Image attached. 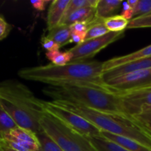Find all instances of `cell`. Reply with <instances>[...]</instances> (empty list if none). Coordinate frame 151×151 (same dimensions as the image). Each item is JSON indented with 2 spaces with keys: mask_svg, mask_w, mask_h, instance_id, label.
<instances>
[{
  "mask_svg": "<svg viewBox=\"0 0 151 151\" xmlns=\"http://www.w3.org/2000/svg\"><path fill=\"white\" fill-rule=\"evenodd\" d=\"M69 2L70 0H53L51 1L47 16V30L61 23Z\"/></svg>",
  "mask_w": 151,
  "mask_h": 151,
  "instance_id": "4fadbf2b",
  "label": "cell"
},
{
  "mask_svg": "<svg viewBox=\"0 0 151 151\" xmlns=\"http://www.w3.org/2000/svg\"><path fill=\"white\" fill-rule=\"evenodd\" d=\"M129 21L121 15H114L104 19V24L107 30L111 32H124L127 29Z\"/></svg>",
  "mask_w": 151,
  "mask_h": 151,
  "instance_id": "ac0fdd59",
  "label": "cell"
},
{
  "mask_svg": "<svg viewBox=\"0 0 151 151\" xmlns=\"http://www.w3.org/2000/svg\"><path fill=\"white\" fill-rule=\"evenodd\" d=\"M103 62L85 60L70 62L64 66L52 64L20 69L18 75L26 81L59 86L66 84H96L103 86Z\"/></svg>",
  "mask_w": 151,
  "mask_h": 151,
  "instance_id": "6da1fadb",
  "label": "cell"
},
{
  "mask_svg": "<svg viewBox=\"0 0 151 151\" xmlns=\"http://www.w3.org/2000/svg\"><path fill=\"white\" fill-rule=\"evenodd\" d=\"M36 137L39 143L38 151H63L57 143L42 130L36 134Z\"/></svg>",
  "mask_w": 151,
  "mask_h": 151,
  "instance_id": "44dd1931",
  "label": "cell"
},
{
  "mask_svg": "<svg viewBox=\"0 0 151 151\" xmlns=\"http://www.w3.org/2000/svg\"><path fill=\"white\" fill-rule=\"evenodd\" d=\"M41 45L44 50H47V52H53L59 50L61 48L56 43L52 41L50 38H47L46 36H43L41 39Z\"/></svg>",
  "mask_w": 151,
  "mask_h": 151,
  "instance_id": "83f0119b",
  "label": "cell"
},
{
  "mask_svg": "<svg viewBox=\"0 0 151 151\" xmlns=\"http://www.w3.org/2000/svg\"><path fill=\"white\" fill-rule=\"evenodd\" d=\"M148 87H151V85H150V86H148Z\"/></svg>",
  "mask_w": 151,
  "mask_h": 151,
  "instance_id": "8d00e7d4",
  "label": "cell"
},
{
  "mask_svg": "<svg viewBox=\"0 0 151 151\" xmlns=\"http://www.w3.org/2000/svg\"><path fill=\"white\" fill-rule=\"evenodd\" d=\"M151 56V44L147 47H143L136 52L125 55L118 56V57L113 58L106 61L103 62V72L110 70L111 69L121 66L125 63H130L139 59L144 58L150 57Z\"/></svg>",
  "mask_w": 151,
  "mask_h": 151,
  "instance_id": "7c38bea8",
  "label": "cell"
},
{
  "mask_svg": "<svg viewBox=\"0 0 151 151\" xmlns=\"http://www.w3.org/2000/svg\"><path fill=\"white\" fill-rule=\"evenodd\" d=\"M0 151H19L5 145H0Z\"/></svg>",
  "mask_w": 151,
  "mask_h": 151,
  "instance_id": "d590c367",
  "label": "cell"
},
{
  "mask_svg": "<svg viewBox=\"0 0 151 151\" xmlns=\"http://www.w3.org/2000/svg\"><path fill=\"white\" fill-rule=\"evenodd\" d=\"M127 1V3H128L129 5H130V7H131L132 9H134L135 7L137 5L139 0H128V1Z\"/></svg>",
  "mask_w": 151,
  "mask_h": 151,
  "instance_id": "e575fe53",
  "label": "cell"
},
{
  "mask_svg": "<svg viewBox=\"0 0 151 151\" xmlns=\"http://www.w3.org/2000/svg\"><path fill=\"white\" fill-rule=\"evenodd\" d=\"M136 120L144 125H151V106H144L139 114L133 116Z\"/></svg>",
  "mask_w": 151,
  "mask_h": 151,
  "instance_id": "4316f807",
  "label": "cell"
},
{
  "mask_svg": "<svg viewBox=\"0 0 151 151\" xmlns=\"http://www.w3.org/2000/svg\"><path fill=\"white\" fill-rule=\"evenodd\" d=\"M109 32H110L107 30L106 27L105 26L104 19H99L96 18L89 26L88 29L86 32L84 41L99 38V37H102L109 33Z\"/></svg>",
  "mask_w": 151,
  "mask_h": 151,
  "instance_id": "ffe728a7",
  "label": "cell"
},
{
  "mask_svg": "<svg viewBox=\"0 0 151 151\" xmlns=\"http://www.w3.org/2000/svg\"><path fill=\"white\" fill-rule=\"evenodd\" d=\"M122 2L121 0H99L96 7V18L105 19L114 16Z\"/></svg>",
  "mask_w": 151,
  "mask_h": 151,
  "instance_id": "e0dca14e",
  "label": "cell"
},
{
  "mask_svg": "<svg viewBox=\"0 0 151 151\" xmlns=\"http://www.w3.org/2000/svg\"><path fill=\"white\" fill-rule=\"evenodd\" d=\"M120 97L126 114L133 117L144 106H151V87L124 92H115Z\"/></svg>",
  "mask_w": 151,
  "mask_h": 151,
  "instance_id": "30bf717a",
  "label": "cell"
},
{
  "mask_svg": "<svg viewBox=\"0 0 151 151\" xmlns=\"http://www.w3.org/2000/svg\"><path fill=\"white\" fill-rule=\"evenodd\" d=\"M98 1L99 0H70V2L68 4L66 10H65L63 19L69 16L72 12L81 8V7H93L96 8Z\"/></svg>",
  "mask_w": 151,
  "mask_h": 151,
  "instance_id": "cb8c5ba5",
  "label": "cell"
},
{
  "mask_svg": "<svg viewBox=\"0 0 151 151\" xmlns=\"http://www.w3.org/2000/svg\"><path fill=\"white\" fill-rule=\"evenodd\" d=\"M49 3H51V1L49 0H32L30 1V4L32 7L36 10L43 11L45 10L46 6Z\"/></svg>",
  "mask_w": 151,
  "mask_h": 151,
  "instance_id": "1f68e13d",
  "label": "cell"
},
{
  "mask_svg": "<svg viewBox=\"0 0 151 151\" xmlns=\"http://www.w3.org/2000/svg\"><path fill=\"white\" fill-rule=\"evenodd\" d=\"M96 19V8L93 7H84L72 12L69 16L62 19L59 24L70 26L77 22L91 23Z\"/></svg>",
  "mask_w": 151,
  "mask_h": 151,
  "instance_id": "5bb4252c",
  "label": "cell"
},
{
  "mask_svg": "<svg viewBox=\"0 0 151 151\" xmlns=\"http://www.w3.org/2000/svg\"><path fill=\"white\" fill-rule=\"evenodd\" d=\"M40 125L63 151H97L90 139L67 125L59 118L44 111Z\"/></svg>",
  "mask_w": 151,
  "mask_h": 151,
  "instance_id": "5b68a950",
  "label": "cell"
},
{
  "mask_svg": "<svg viewBox=\"0 0 151 151\" xmlns=\"http://www.w3.org/2000/svg\"><path fill=\"white\" fill-rule=\"evenodd\" d=\"M41 104L44 111L59 118L62 122L82 135L88 138L100 136V130L83 116L59 106L53 100H41Z\"/></svg>",
  "mask_w": 151,
  "mask_h": 151,
  "instance_id": "8992f818",
  "label": "cell"
},
{
  "mask_svg": "<svg viewBox=\"0 0 151 151\" xmlns=\"http://www.w3.org/2000/svg\"><path fill=\"white\" fill-rule=\"evenodd\" d=\"M46 58L52 64L55 66H64L68 63H70L72 60V55L68 51L60 52L59 50L53 52H47L45 54Z\"/></svg>",
  "mask_w": 151,
  "mask_h": 151,
  "instance_id": "7402d4cb",
  "label": "cell"
},
{
  "mask_svg": "<svg viewBox=\"0 0 151 151\" xmlns=\"http://www.w3.org/2000/svg\"><path fill=\"white\" fill-rule=\"evenodd\" d=\"M89 139L97 151H129L121 146L115 144L113 142L110 141L101 136Z\"/></svg>",
  "mask_w": 151,
  "mask_h": 151,
  "instance_id": "d6986e66",
  "label": "cell"
},
{
  "mask_svg": "<svg viewBox=\"0 0 151 151\" xmlns=\"http://www.w3.org/2000/svg\"><path fill=\"white\" fill-rule=\"evenodd\" d=\"M100 136L110 141L113 142L129 151H151L150 148L141 144L139 142L123 136L115 135L105 131H101Z\"/></svg>",
  "mask_w": 151,
  "mask_h": 151,
  "instance_id": "9a60e30c",
  "label": "cell"
},
{
  "mask_svg": "<svg viewBox=\"0 0 151 151\" xmlns=\"http://www.w3.org/2000/svg\"><path fill=\"white\" fill-rule=\"evenodd\" d=\"M136 121V123L138 124L139 128H141V130H142V131H143V132L144 133V134H146V135L151 139V125H144V124H142L141 123V122H138L137 120Z\"/></svg>",
  "mask_w": 151,
  "mask_h": 151,
  "instance_id": "836d02e7",
  "label": "cell"
},
{
  "mask_svg": "<svg viewBox=\"0 0 151 151\" xmlns=\"http://www.w3.org/2000/svg\"><path fill=\"white\" fill-rule=\"evenodd\" d=\"M92 23V22H91ZM91 23H86V22H77L70 25V29L73 32H78V33L86 34L89 26Z\"/></svg>",
  "mask_w": 151,
  "mask_h": 151,
  "instance_id": "f546056e",
  "label": "cell"
},
{
  "mask_svg": "<svg viewBox=\"0 0 151 151\" xmlns=\"http://www.w3.org/2000/svg\"><path fill=\"white\" fill-rule=\"evenodd\" d=\"M150 13L151 0H139L137 5L133 9V18L145 16Z\"/></svg>",
  "mask_w": 151,
  "mask_h": 151,
  "instance_id": "484cf974",
  "label": "cell"
},
{
  "mask_svg": "<svg viewBox=\"0 0 151 151\" xmlns=\"http://www.w3.org/2000/svg\"><path fill=\"white\" fill-rule=\"evenodd\" d=\"M0 106L18 127L36 134L41 131L40 120L44 112L41 100L19 81L7 80L0 83Z\"/></svg>",
  "mask_w": 151,
  "mask_h": 151,
  "instance_id": "7a4b0ae2",
  "label": "cell"
},
{
  "mask_svg": "<svg viewBox=\"0 0 151 151\" xmlns=\"http://www.w3.org/2000/svg\"><path fill=\"white\" fill-rule=\"evenodd\" d=\"M121 16L128 21L131 20L133 18V9L130 7L127 1L122 2V11Z\"/></svg>",
  "mask_w": 151,
  "mask_h": 151,
  "instance_id": "4dcf8cb0",
  "label": "cell"
},
{
  "mask_svg": "<svg viewBox=\"0 0 151 151\" xmlns=\"http://www.w3.org/2000/svg\"><path fill=\"white\" fill-rule=\"evenodd\" d=\"M71 33L72 31L70 27L65 24H59L48 30V33L46 37L56 43L60 47H62L71 43Z\"/></svg>",
  "mask_w": 151,
  "mask_h": 151,
  "instance_id": "2e32d148",
  "label": "cell"
},
{
  "mask_svg": "<svg viewBox=\"0 0 151 151\" xmlns=\"http://www.w3.org/2000/svg\"><path fill=\"white\" fill-rule=\"evenodd\" d=\"M105 86L113 92H124L151 85V69L134 71L110 79Z\"/></svg>",
  "mask_w": 151,
  "mask_h": 151,
  "instance_id": "ba28073f",
  "label": "cell"
},
{
  "mask_svg": "<svg viewBox=\"0 0 151 151\" xmlns=\"http://www.w3.org/2000/svg\"><path fill=\"white\" fill-rule=\"evenodd\" d=\"M86 34L78 33V32H73L71 33V43L74 42L77 44L82 43L85 39Z\"/></svg>",
  "mask_w": 151,
  "mask_h": 151,
  "instance_id": "d6a6232c",
  "label": "cell"
},
{
  "mask_svg": "<svg viewBox=\"0 0 151 151\" xmlns=\"http://www.w3.org/2000/svg\"><path fill=\"white\" fill-rule=\"evenodd\" d=\"M17 126L11 117L6 113L0 106V141L3 139L4 136Z\"/></svg>",
  "mask_w": 151,
  "mask_h": 151,
  "instance_id": "603a6c76",
  "label": "cell"
},
{
  "mask_svg": "<svg viewBox=\"0 0 151 151\" xmlns=\"http://www.w3.org/2000/svg\"><path fill=\"white\" fill-rule=\"evenodd\" d=\"M43 93L53 100L71 101L96 111L128 116L122 103L115 92L110 91L106 86L96 84H66L59 86L45 87Z\"/></svg>",
  "mask_w": 151,
  "mask_h": 151,
  "instance_id": "3957f363",
  "label": "cell"
},
{
  "mask_svg": "<svg viewBox=\"0 0 151 151\" xmlns=\"http://www.w3.org/2000/svg\"><path fill=\"white\" fill-rule=\"evenodd\" d=\"M0 145L19 151H38L39 143L36 134L26 128L16 127L4 136Z\"/></svg>",
  "mask_w": 151,
  "mask_h": 151,
  "instance_id": "9c48e42d",
  "label": "cell"
},
{
  "mask_svg": "<svg viewBox=\"0 0 151 151\" xmlns=\"http://www.w3.org/2000/svg\"><path fill=\"white\" fill-rule=\"evenodd\" d=\"M147 27H151V13L132 19L129 21L127 29Z\"/></svg>",
  "mask_w": 151,
  "mask_h": 151,
  "instance_id": "d4e9b609",
  "label": "cell"
},
{
  "mask_svg": "<svg viewBox=\"0 0 151 151\" xmlns=\"http://www.w3.org/2000/svg\"><path fill=\"white\" fill-rule=\"evenodd\" d=\"M59 106L83 116L101 131L123 136L151 149V139L141 130L134 118L96 111L71 101L53 100Z\"/></svg>",
  "mask_w": 151,
  "mask_h": 151,
  "instance_id": "277c9868",
  "label": "cell"
},
{
  "mask_svg": "<svg viewBox=\"0 0 151 151\" xmlns=\"http://www.w3.org/2000/svg\"><path fill=\"white\" fill-rule=\"evenodd\" d=\"M11 30V26L0 16V41L5 38Z\"/></svg>",
  "mask_w": 151,
  "mask_h": 151,
  "instance_id": "f1b7e54d",
  "label": "cell"
},
{
  "mask_svg": "<svg viewBox=\"0 0 151 151\" xmlns=\"http://www.w3.org/2000/svg\"><path fill=\"white\" fill-rule=\"evenodd\" d=\"M151 69V56L139 59L130 63H125L121 66L111 69L106 72H102V78L104 82L110 79L118 77L119 75L128 73V72H134V71L144 70V69Z\"/></svg>",
  "mask_w": 151,
  "mask_h": 151,
  "instance_id": "8fae6325",
  "label": "cell"
},
{
  "mask_svg": "<svg viewBox=\"0 0 151 151\" xmlns=\"http://www.w3.org/2000/svg\"><path fill=\"white\" fill-rule=\"evenodd\" d=\"M124 34V32H110L102 37L84 41L77 44L68 50L73 56L70 62L85 61L92 58L110 44L122 38Z\"/></svg>",
  "mask_w": 151,
  "mask_h": 151,
  "instance_id": "52a82bcc",
  "label": "cell"
}]
</instances>
